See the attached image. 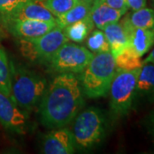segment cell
<instances>
[{
  "label": "cell",
  "mask_w": 154,
  "mask_h": 154,
  "mask_svg": "<svg viewBox=\"0 0 154 154\" xmlns=\"http://www.w3.org/2000/svg\"><path fill=\"white\" fill-rule=\"evenodd\" d=\"M80 81L73 73H60L46 88L38 104L41 123L54 129L69 124L84 105Z\"/></svg>",
  "instance_id": "1"
},
{
  "label": "cell",
  "mask_w": 154,
  "mask_h": 154,
  "mask_svg": "<svg viewBox=\"0 0 154 154\" xmlns=\"http://www.w3.org/2000/svg\"><path fill=\"white\" fill-rule=\"evenodd\" d=\"M11 99L22 110H33L42 99L46 89V80L35 72L10 63Z\"/></svg>",
  "instance_id": "2"
},
{
  "label": "cell",
  "mask_w": 154,
  "mask_h": 154,
  "mask_svg": "<svg viewBox=\"0 0 154 154\" xmlns=\"http://www.w3.org/2000/svg\"><path fill=\"white\" fill-rule=\"evenodd\" d=\"M116 72L115 58L111 51L95 53L82 72L83 94L90 99L105 97Z\"/></svg>",
  "instance_id": "3"
},
{
  "label": "cell",
  "mask_w": 154,
  "mask_h": 154,
  "mask_svg": "<svg viewBox=\"0 0 154 154\" xmlns=\"http://www.w3.org/2000/svg\"><path fill=\"white\" fill-rule=\"evenodd\" d=\"M106 122L102 111L96 107H89L75 117L72 134L75 148L90 150L105 138Z\"/></svg>",
  "instance_id": "4"
},
{
  "label": "cell",
  "mask_w": 154,
  "mask_h": 154,
  "mask_svg": "<svg viewBox=\"0 0 154 154\" xmlns=\"http://www.w3.org/2000/svg\"><path fill=\"white\" fill-rule=\"evenodd\" d=\"M140 69L133 70L116 69L109 93L110 110L117 117L128 115L132 110Z\"/></svg>",
  "instance_id": "5"
},
{
  "label": "cell",
  "mask_w": 154,
  "mask_h": 154,
  "mask_svg": "<svg viewBox=\"0 0 154 154\" xmlns=\"http://www.w3.org/2000/svg\"><path fill=\"white\" fill-rule=\"evenodd\" d=\"M68 41L63 28L57 25L37 38H19V46L22 55L29 60L48 63L56 51Z\"/></svg>",
  "instance_id": "6"
},
{
  "label": "cell",
  "mask_w": 154,
  "mask_h": 154,
  "mask_svg": "<svg viewBox=\"0 0 154 154\" xmlns=\"http://www.w3.org/2000/svg\"><path fill=\"white\" fill-rule=\"evenodd\" d=\"M94 53L82 45L65 43L48 61L50 68L58 73L79 74L83 71Z\"/></svg>",
  "instance_id": "7"
},
{
  "label": "cell",
  "mask_w": 154,
  "mask_h": 154,
  "mask_svg": "<svg viewBox=\"0 0 154 154\" xmlns=\"http://www.w3.org/2000/svg\"><path fill=\"white\" fill-rule=\"evenodd\" d=\"M29 115L22 110L10 96L0 92V123L7 130L25 134L28 126Z\"/></svg>",
  "instance_id": "8"
},
{
  "label": "cell",
  "mask_w": 154,
  "mask_h": 154,
  "mask_svg": "<svg viewBox=\"0 0 154 154\" xmlns=\"http://www.w3.org/2000/svg\"><path fill=\"white\" fill-rule=\"evenodd\" d=\"M75 151L72 132L64 127L47 133L41 142V152L45 154H71Z\"/></svg>",
  "instance_id": "9"
},
{
  "label": "cell",
  "mask_w": 154,
  "mask_h": 154,
  "mask_svg": "<svg viewBox=\"0 0 154 154\" xmlns=\"http://www.w3.org/2000/svg\"><path fill=\"white\" fill-rule=\"evenodd\" d=\"M4 26L17 38H33L51 31L57 26V22L40 20H14L6 22Z\"/></svg>",
  "instance_id": "10"
},
{
  "label": "cell",
  "mask_w": 154,
  "mask_h": 154,
  "mask_svg": "<svg viewBox=\"0 0 154 154\" xmlns=\"http://www.w3.org/2000/svg\"><path fill=\"white\" fill-rule=\"evenodd\" d=\"M120 22L128 33V46L136 55L143 57L154 45V28H131L123 18Z\"/></svg>",
  "instance_id": "11"
},
{
  "label": "cell",
  "mask_w": 154,
  "mask_h": 154,
  "mask_svg": "<svg viewBox=\"0 0 154 154\" xmlns=\"http://www.w3.org/2000/svg\"><path fill=\"white\" fill-rule=\"evenodd\" d=\"M14 20H40L56 22V17L45 7L40 0H31L19 7L2 23L5 25L6 22Z\"/></svg>",
  "instance_id": "12"
},
{
  "label": "cell",
  "mask_w": 154,
  "mask_h": 154,
  "mask_svg": "<svg viewBox=\"0 0 154 154\" xmlns=\"http://www.w3.org/2000/svg\"><path fill=\"white\" fill-rule=\"evenodd\" d=\"M125 14L126 13L123 11L108 5L105 0H94L90 17L94 23V28L104 30V28L110 23L120 21L122 16Z\"/></svg>",
  "instance_id": "13"
},
{
  "label": "cell",
  "mask_w": 154,
  "mask_h": 154,
  "mask_svg": "<svg viewBox=\"0 0 154 154\" xmlns=\"http://www.w3.org/2000/svg\"><path fill=\"white\" fill-rule=\"evenodd\" d=\"M135 98L154 101V64L144 63L138 76Z\"/></svg>",
  "instance_id": "14"
},
{
  "label": "cell",
  "mask_w": 154,
  "mask_h": 154,
  "mask_svg": "<svg viewBox=\"0 0 154 154\" xmlns=\"http://www.w3.org/2000/svg\"><path fill=\"white\" fill-rule=\"evenodd\" d=\"M103 31L110 45V51L113 56L128 45V33L119 21L109 24L104 28Z\"/></svg>",
  "instance_id": "15"
},
{
  "label": "cell",
  "mask_w": 154,
  "mask_h": 154,
  "mask_svg": "<svg viewBox=\"0 0 154 154\" xmlns=\"http://www.w3.org/2000/svg\"><path fill=\"white\" fill-rule=\"evenodd\" d=\"M93 3L94 0H81V2H79L66 13L56 17L57 25L64 28L69 24L89 17Z\"/></svg>",
  "instance_id": "16"
},
{
  "label": "cell",
  "mask_w": 154,
  "mask_h": 154,
  "mask_svg": "<svg viewBox=\"0 0 154 154\" xmlns=\"http://www.w3.org/2000/svg\"><path fill=\"white\" fill-rule=\"evenodd\" d=\"M94 28V23L89 16L85 19L68 25L63 28V31L69 40L75 43H82L88 38Z\"/></svg>",
  "instance_id": "17"
},
{
  "label": "cell",
  "mask_w": 154,
  "mask_h": 154,
  "mask_svg": "<svg viewBox=\"0 0 154 154\" xmlns=\"http://www.w3.org/2000/svg\"><path fill=\"white\" fill-rule=\"evenodd\" d=\"M125 22L134 28H154V10L144 7L125 14Z\"/></svg>",
  "instance_id": "18"
},
{
  "label": "cell",
  "mask_w": 154,
  "mask_h": 154,
  "mask_svg": "<svg viewBox=\"0 0 154 154\" xmlns=\"http://www.w3.org/2000/svg\"><path fill=\"white\" fill-rule=\"evenodd\" d=\"M116 69L133 70L140 69L143 65L141 57L137 56L128 45L114 56Z\"/></svg>",
  "instance_id": "19"
},
{
  "label": "cell",
  "mask_w": 154,
  "mask_h": 154,
  "mask_svg": "<svg viewBox=\"0 0 154 154\" xmlns=\"http://www.w3.org/2000/svg\"><path fill=\"white\" fill-rule=\"evenodd\" d=\"M87 46L89 51L93 53H100L105 51H110V45L107 41L105 33L103 30L96 29L89 33L86 38Z\"/></svg>",
  "instance_id": "20"
},
{
  "label": "cell",
  "mask_w": 154,
  "mask_h": 154,
  "mask_svg": "<svg viewBox=\"0 0 154 154\" xmlns=\"http://www.w3.org/2000/svg\"><path fill=\"white\" fill-rule=\"evenodd\" d=\"M11 68L5 50L0 47V92L11 96Z\"/></svg>",
  "instance_id": "21"
},
{
  "label": "cell",
  "mask_w": 154,
  "mask_h": 154,
  "mask_svg": "<svg viewBox=\"0 0 154 154\" xmlns=\"http://www.w3.org/2000/svg\"><path fill=\"white\" fill-rule=\"evenodd\" d=\"M41 3L48 9L55 17L66 13L81 0H40Z\"/></svg>",
  "instance_id": "22"
},
{
  "label": "cell",
  "mask_w": 154,
  "mask_h": 154,
  "mask_svg": "<svg viewBox=\"0 0 154 154\" xmlns=\"http://www.w3.org/2000/svg\"><path fill=\"white\" fill-rule=\"evenodd\" d=\"M31 0H0V22H3L19 7Z\"/></svg>",
  "instance_id": "23"
},
{
  "label": "cell",
  "mask_w": 154,
  "mask_h": 154,
  "mask_svg": "<svg viewBox=\"0 0 154 154\" xmlns=\"http://www.w3.org/2000/svg\"><path fill=\"white\" fill-rule=\"evenodd\" d=\"M105 2L108 5H110L114 9L123 11L125 13H127L128 11V7L125 0H105Z\"/></svg>",
  "instance_id": "24"
},
{
  "label": "cell",
  "mask_w": 154,
  "mask_h": 154,
  "mask_svg": "<svg viewBox=\"0 0 154 154\" xmlns=\"http://www.w3.org/2000/svg\"><path fill=\"white\" fill-rule=\"evenodd\" d=\"M125 1H126L128 10L129 9L132 11L142 9L146 5V0H125Z\"/></svg>",
  "instance_id": "25"
},
{
  "label": "cell",
  "mask_w": 154,
  "mask_h": 154,
  "mask_svg": "<svg viewBox=\"0 0 154 154\" xmlns=\"http://www.w3.org/2000/svg\"><path fill=\"white\" fill-rule=\"evenodd\" d=\"M145 124H146L147 132L154 140V109L146 116Z\"/></svg>",
  "instance_id": "26"
},
{
  "label": "cell",
  "mask_w": 154,
  "mask_h": 154,
  "mask_svg": "<svg viewBox=\"0 0 154 154\" xmlns=\"http://www.w3.org/2000/svg\"><path fill=\"white\" fill-rule=\"evenodd\" d=\"M153 63L154 64V48L153 50L151 51V53L149 54L148 57L143 61V64L144 63Z\"/></svg>",
  "instance_id": "27"
},
{
  "label": "cell",
  "mask_w": 154,
  "mask_h": 154,
  "mask_svg": "<svg viewBox=\"0 0 154 154\" xmlns=\"http://www.w3.org/2000/svg\"><path fill=\"white\" fill-rule=\"evenodd\" d=\"M3 32H2V30H1V28H0V40H1V38H3Z\"/></svg>",
  "instance_id": "28"
},
{
  "label": "cell",
  "mask_w": 154,
  "mask_h": 154,
  "mask_svg": "<svg viewBox=\"0 0 154 154\" xmlns=\"http://www.w3.org/2000/svg\"><path fill=\"white\" fill-rule=\"evenodd\" d=\"M151 3H152V9L154 10V0H151Z\"/></svg>",
  "instance_id": "29"
}]
</instances>
